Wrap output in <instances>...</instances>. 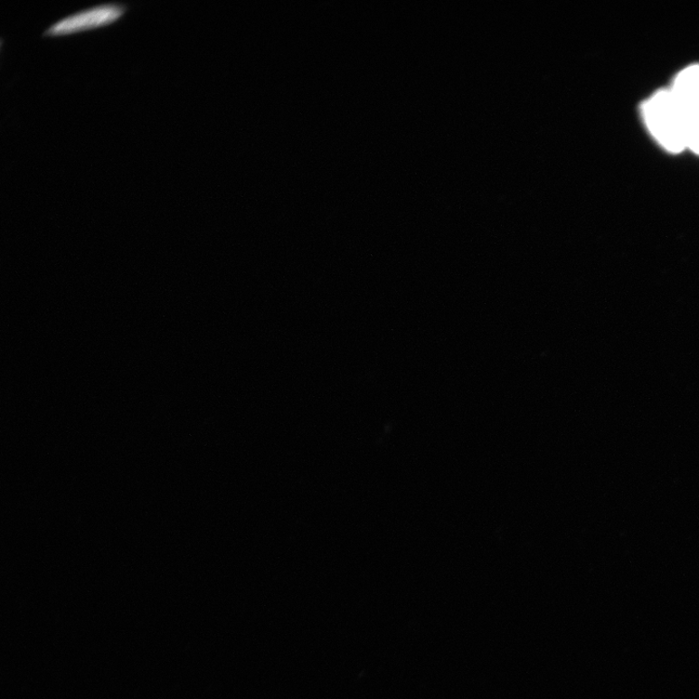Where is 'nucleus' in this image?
<instances>
[{"label":"nucleus","instance_id":"nucleus-1","mask_svg":"<svg viewBox=\"0 0 699 699\" xmlns=\"http://www.w3.org/2000/svg\"><path fill=\"white\" fill-rule=\"evenodd\" d=\"M639 110L646 129L659 147L671 155L685 151V115L668 89L655 91Z\"/></svg>","mask_w":699,"mask_h":699},{"label":"nucleus","instance_id":"nucleus-2","mask_svg":"<svg viewBox=\"0 0 699 699\" xmlns=\"http://www.w3.org/2000/svg\"><path fill=\"white\" fill-rule=\"evenodd\" d=\"M124 4H103L84 8L65 16L47 28L43 35L57 36L80 33L107 25L120 18L127 11Z\"/></svg>","mask_w":699,"mask_h":699},{"label":"nucleus","instance_id":"nucleus-3","mask_svg":"<svg viewBox=\"0 0 699 699\" xmlns=\"http://www.w3.org/2000/svg\"><path fill=\"white\" fill-rule=\"evenodd\" d=\"M668 90L685 115L699 112V63L677 73Z\"/></svg>","mask_w":699,"mask_h":699},{"label":"nucleus","instance_id":"nucleus-4","mask_svg":"<svg viewBox=\"0 0 699 699\" xmlns=\"http://www.w3.org/2000/svg\"><path fill=\"white\" fill-rule=\"evenodd\" d=\"M685 150L699 156V112L685 115Z\"/></svg>","mask_w":699,"mask_h":699}]
</instances>
